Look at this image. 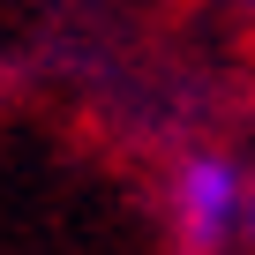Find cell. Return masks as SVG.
<instances>
[{"mask_svg": "<svg viewBox=\"0 0 255 255\" xmlns=\"http://www.w3.org/2000/svg\"><path fill=\"white\" fill-rule=\"evenodd\" d=\"M173 218H180V233H188V248L195 255H210L218 240H233L240 233V173L225 165V158H188L180 165V180H173Z\"/></svg>", "mask_w": 255, "mask_h": 255, "instance_id": "6da1fadb", "label": "cell"}, {"mask_svg": "<svg viewBox=\"0 0 255 255\" xmlns=\"http://www.w3.org/2000/svg\"><path fill=\"white\" fill-rule=\"evenodd\" d=\"M240 233L255 240V173H240Z\"/></svg>", "mask_w": 255, "mask_h": 255, "instance_id": "7a4b0ae2", "label": "cell"}]
</instances>
